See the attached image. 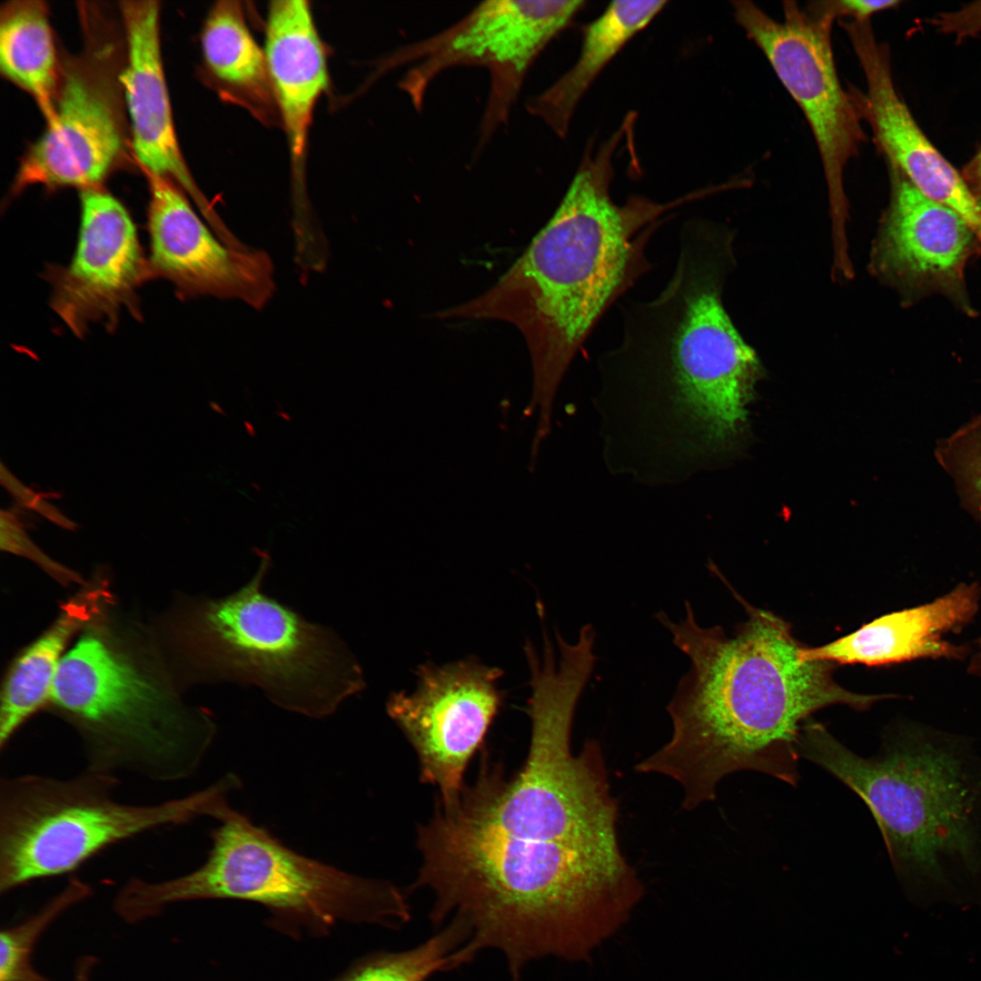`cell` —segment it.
<instances>
[{"label": "cell", "mask_w": 981, "mask_h": 981, "mask_svg": "<svg viewBox=\"0 0 981 981\" xmlns=\"http://www.w3.org/2000/svg\"><path fill=\"white\" fill-rule=\"evenodd\" d=\"M95 959L94 957L82 958L75 970V975L73 981H89L90 973L94 964Z\"/></svg>", "instance_id": "obj_33"}, {"label": "cell", "mask_w": 981, "mask_h": 981, "mask_svg": "<svg viewBox=\"0 0 981 981\" xmlns=\"http://www.w3.org/2000/svg\"><path fill=\"white\" fill-rule=\"evenodd\" d=\"M891 194L876 247L880 274L907 304L933 295L974 318L966 269L981 255V239L956 212L920 192L888 164Z\"/></svg>", "instance_id": "obj_14"}, {"label": "cell", "mask_w": 981, "mask_h": 981, "mask_svg": "<svg viewBox=\"0 0 981 981\" xmlns=\"http://www.w3.org/2000/svg\"><path fill=\"white\" fill-rule=\"evenodd\" d=\"M625 122L591 153L587 147L559 206L527 248L487 291L446 308L441 320L510 323L524 338L532 369L527 415L551 428L555 396L578 352L608 311L653 270L647 248L673 211L702 196L669 202L633 194L612 199L613 157Z\"/></svg>", "instance_id": "obj_4"}, {"label": "cell", "mask_w": 981, "mask_h": 981, "mask_svg": "<svg viewBox=\"0 0 981 981\" xmlns=\"http://www.w3.org/2000/svg\"><path fill=\"white\" fill-rule=\"evenodd\" d=\"M47 123L22 160L13 192L34 184L100 187L122 147L116 114L102 85L80 69L69 70Z\"/></svg>", "instance_id": "obj_19"}, {"label": "cell", "mask_w": 981, "mask_h": 981, "mask_svg": "<svg viewBox=\"0 0 981 981\" xmlns=\"http://www.w3.org/2000/svg\"><path fill=\"white\" fill-rule=\"evenodd\" d=\"M0 519L1 549L3 550L33 560L60 580L70 579L74 576L67 569L52 560L38 549L27 536L15 510H2Z\"/></svg>", "instance_id": "obj_29"}, {"label": "cell", "mask_w": 981, "mask_h": 981, "mask_svg": "<svg viewBox=\"0 0 981 981\" xmlns=\"http://www.w3.org/2000/svg\"><path fill=\"white\" fill-rule=\"evenodd\" d=\"M261 560L237 591L186 608L176 629L182 656L195 679L257 685L286 709L327 716L362 689V669L332 631L263 593L270 559Z\"/></svg>", "instance_id": "obj_9"}, {"label": "cell", "mask_w": 981, "mask_h": 981, "mask_svg": "<svg viewBox=\"0 0 981 981\" xmlns=\"http://www.w3.org/2000/svg\"><path fill=\"white\" fill-rule=\"evenodd\" d=\"M863 70L867 90L856 91L862 119L874 134L888 164L897 168L920 192L956 212L981 231V208L962 174L920 129L894 84L888 50L879 44L870 21L842 24Z\"/></svg>", "instance_id": "obj_17"}, {"label": "cell", "mask_w": 981, "mask_h": 981, "mask_svg": "<svg viewBox=\"0 0 981 981\" xmlns=\"http://www.w3.org/2000/svg\"><path fill=\"white\" fill-rule=\"evenodd\" d=\"M0 67L7 79L32 95L50 121L57 99V58L43 2L12 1L3 6Z\"/></svg>", "instance_id": "obj_24"}, {"label": "cell", "mask_w": 981, "mask_h": 981, "mask_svg": "<svg viewBox=\"0 0 981 981\" xmlns=\"http://www.w3.org/2000/svg\"><path fill=\"white\" fill-rule=\"evenodd\" d=\"M798 748L865 802L917 898L981 907V754L971 740L906 723L863 758L812 718Z\"/></svg>", "instance_id": "obj_5"}, {"label": "cell", "mask_w": 981, "mask_h": 981, "mask_svg": "<svg viewBox=\"0 0 981 981\" xmlns=\"http://www.w3.org/2000/svg\"><path fill=\"white\" fill-rule=\"evenodd\" d=\"M679 240L668 283L650 300L623 303L621 341L598 362L600 400L614 401L630 467L666 481L733 447L760 375L722 302L728 237L691 219Z\"/></svg>", "instance_id": "obj_1"}, {"label": "cell", "mask_w": 981, "mask_h": 981, "mask_svg": "<svg viewBox=\"0 0 981 981\" xmlns=\"http://www.w3.org/2000/svg\"><path fill=\"white\" fill-rule=\"evenodd\" d=\"M127 59L121 74L134 155L146 174L174 183L196 203L213 232L228 228L195 184L176 138L164 78L157 1H124Z\"/></svg>", "instance_id": "obj_18"}, {"label": "cell", "mask_w": 981, "mask_h": 981, "mask_svg": "<svg viewBox=\"0 0 981 981\" xmlns=\"http://www.w3.org/2000/svg\"><path fill=\"white\" fill-rule=\"evenodd\" d=\"M118 778L88 769L70 778L22 774L0 779V893L78 869L107 847L202 817L219 819L237 787L227 776L187 796L154 804L114 798Z\"/></svg>", "instance_id": "obj_10"}, {"label": "cell", "mask_w": 981, "mask_h": 981, "mask_svg": "<svg viewBox=\"0 0 981 981\" xmlns=\"http://www.w3.org/2000/svg\"><path fill=\"white\" fill-rule=\"evenodd\" d=\"M559 655L544 634L542 654L526 646L531 695L530 741L521 769L505 779L485 757L479 776L465 787L463 813L510 837L575 844L619 842L618 801L610 793L600 744L587 740L574 756L570 733L580 697L593 670L596 633L580 629L566 641L556 631Z\"/></svg>", "instance_id": "obj_6"}, {"label": "cell", "mask_w": 981, "mask_h": 981, "mask_svg": "<svg viewBox=\"0 0 981 981\" xmlns=\"http://www.w3.org/2000/svg\"><path fill=\"white\" fill-rule=\"evenodd\" d=\"M577 0L484 1L451 27L400 47L386 66L415 63L400 89L421 109L428 86L441 72L478 65L490 73V91L480 126L481 144L507 123L530 66L582 8Z\"/></svg>", "instance_id": "obj_11"}, {"label": "cell", "mask_w": 981, "mask_h": 981, "mask_svg": "<svg viewBox=\"0 0 981 981\" xmlns=\"http://www.w3.org/2000/svg\"><path fill=\"white\" fill-rule=\"evenodd\" d=\"M818 6L835 19L847 17L853 22L870 21L877 13L896 7L897 0H834L818 1Z\"/></svg>", "instance_id": "obj_31"}, {"label": "cell", "mask_w": 981, "mask_h": 981, "mask_svg": "<svg viewBox=\"0 0 981 981\" xmlns=\"http://www.w3.org/2000/svg\"><path fill=\"white\" fill-rule=\"evenodd\" d=\"M962 176L981 208V150L969 163Z\"/></svg>", "instance_id": "obj_32"}, {"label": "cell", "mask_w": 981, "mask_h": 981, "mask_svg": "<svg viewBox=\"0 0 981 981\" xmlns=\"http://www.w3.org/2000/svg\"><path fill=\"white\" fill-rule=\"evenodd\" d=\"M71 263L48 270L51 307L76 336L92 323L114 328L122 309L137 312V291L153 277L125 207L101 187L81 191Z\"/></svg>", "instance_id": "obj_15"}, {"label": "cell", "mask_w": 981, "mask_h": 981, "mask_svg": "<svg viewBox=\"0 0 981 981\" xmlns=\"http://www.w3.org/2000/svg\"><path fill=\"white\" fill-rule=\"evenodd\" d=\"M238 1H219L210 10L202 35L204 61L224 84L267 102L272 88L265 53L251 34Z\"/></svg>", "instance_id": "obj_25"}, {"label": "cell", "mask_w": 981, "mask_h": 981, "mask_svg": "<svg viewBox=\"0 0 981 981\" xmlns=\"http://www.w3.org/2000/svg\"><path fill=\"white\" fill-rule=\"evenodd\" d=\"M732 5L736 21L804 113L819 152L832 212L837 222H843L845 168L866 135L855 94L844 90L837 72L831 45L836 19L817 2L807 7L783 2L782 20L750 1Z\"/></svg>", "instance_id": "obj_12"}, {"label": "cell", "mask_w": 981, "mask_h": 981, "mask_svg": "<svg viewBox=\"0 0 981 981\" xmlns=\"http://www.w3.org/2000/svg\"><path fill=\"white\" fill-rule=\"evenodd\" d=\"M417 846L413 887L433 894V923L461 919L476 953L504 954L513 981L530 959L582 956L643 893L619 843L522 839L453 811L436 813Z\"/></svg>", "instance_id": "obj_3"}, {"label": "cell", "mask_w": 981, "mask_h": 981, "mask_svg": "<svg viewBox=\"0 0 981 981\" xmlns=\"http://www.w3.org/2000/svg\"><path fill=\"white\" fill-rule=\"evenodd\" d=\"M1 482L22 507L36 510L63 528L72 530L75 526L56 507L45 501L41 494L23 484L4 464H1Z\"/></svg>", "instance_id": "obj_30"}, {"label": "cell", "mask_w": 981, "mask_h": 981, "mask_svg": "<svg viewBox=\"0 0 981 981\" xmlns=\"http://www.w3.org/2000/svg\"><path fill=\"white\" fill-rule=\"evenodd\" d=\"M50 703L75 731L85 769L158 783L192 776L215 725L104 632L86 630L63 657Z\"/></svg>", "instance_id": "obj_7"}, {"label": "cell", "mask_w": 981, "mask_h": 981, "mask_svg": "<svg viewBox=\"0 0 981 981\" xmlns=\"http://www.w3.org/2000/svg\"><path fill=\"white\" fill-rule=\"evenodd\" d=\"M738 599L748 619L732 635L699 625L689 602L678 621L656 615L689 669L667 708L670 739L636 770L676 780L688 810L713 800L718 783L738 771L796 787L799 737L814 713L835 705L865 711L890 697L843 688L833 678L835 664L801 658L804 645L789 623Z\"/></svg>", "instance_id": "obj_2"}, {"label": "cell", "mask_w": 981, "mask_h": 981, "mask_svg": "<svg viewBox=\"0 0 981 981\" xmlns=\"http://www.w3.org/2000/svg\"><path fill=\"white\" fill-rule=\"evenodd\" d=\"M981 589L961 583L947 594L918 607L886 614L857 630L819 647L804 646L805 660L882 666L922 658L961 659L966 646L945 636L960 631L976 614Z\"/></svg>", "instance_id": "obj_20"}, {"label": "cell", "mask_w": 981, "mask_h": 981, "mask_svg": "<svg viewBox=\"0 0 981 981\" xmlns=\"http://www.w3.org/2000/svg\"><path fill=\"white\" fill-rule=\"evenodd\" d=\"M470 927L451 922L426 942L403 952L377 954L360 962L335 981H427L440 971L458 967L474 957L467 945Z\"/></svg>", "instance_id": "obj_26"}, {"label": "cell", "mask_w": 981, "mask_h": 981, "mask_svg": "<svg viewBox=\"0 0 981 981\" xmlns=\"http://www.w3.org/2000/svg\"><path fill=\"white\" fill-rule=\"evenodd\" d=\"M92 895L91 887L73 877L43 907L19 924L1 930L0 981H49L32 965V954L44 931L61 914Z\"/></svg>", "instance_id": "obj_27"}, {"label": "cell", "mask_w": 981, "mask_h": 981, "mask_svg": "<svg viewBox=\"0 0 981 981\" xmlns=\"http://www.w3.org/2000/svg\"><path fill=\"white\" fill-rule=\"evenodd\" d=\"M501 670L472 659L422 665L412 693L393 692L386 709L414 748L423 783L443 806L456 804L467 767L503 700Z\"/></svg>", "instance_id": "obj_13"}, {"label": "cell", "mask_w": 981, "mask_h": 981, "mask_svg": "<svg viewBox=\"0 0 981 981\" xmlns=\"http://www.w3.org/2000/svg\"><path fill=\"white\" fill-rule=\"evenodd\" d=\"M968 672L981 678V638L976 641V649L971 658Z\"/></svg>", "instance_id": "obj_34"}, {"label": "cell", "mask_w": 981, "mask_h": 981, "mask_svg": "<svg viewBox=\"0 0 981 981\" xmlns=\"http://www.w3.org/2000/svg\"><path fill=\"white\" fill-rule=\"evenodd\" d=\"M220 822L211 832L212 847L202 866L160 881L128 879L114 899L116 914L137 923L175 903L233 898L324 927L338 920L385 926L409 921L405 896L391 882L302 856L231 808Z\"/></svg>", "instance_id": "obj_8"}, {"label": "cell", "mask_w": 981, "mask_h": 981, "mask_svg": "<svg viewBox=\"0 0 981 981\" xmlns=\"http://www.w3.org/2000/svg\"><path fill=\"white\" fill-rule=\"evenodd\" d=\"M264 53L292 156L298 164L315 104L329 83L325 51L307 1L271 2Z\"/></svg>", "instance_id": "obj_21"}, {"label": "cell", "mask_w": 981, "mask_h": 981, "mask_svg": "<svg viewBox=\"0 0 981 981\" xmlns=\"http://www.w3.org/2000/svg\"><path fill=\"white\" fill-rule=\"evenodd\" d=\"M85 594L66 604L52 625L15 658L3 685L0 751L21 727L50 703L59 665L73 637L86 628L96 600Z\"/></svg>", "instance_id": "obj_23"}, {"label": "cell", "mask_w": 981, "mask_h": 981, "mask_svg": "<svg viewBox=\"0 0 981 981\" xmlns=\"http://www.w3.org/2000/svg\"><path fill=\"white\" fill-rule=\"evenodd\" d=\"M148 230L154 276L171 282L183 297L235 299L263 308L275 285L269 255L224 243L195 213L171 180L147 174Z\"/></svg>", "instance_id": "obj_16"}, {"label": "cell", "mask_w": 981, "mask_h": 981, "mask_svg": "<svg viewBox=\"0 0 981 981\" xmlns=\"http://www.w3.org/2000/svg\"><path fill=\"white\" fill-rule=\"evenodd\" d=\"M935 457L954 481L961 507L981 525V414L939 440Z\"/></svg>", "instance_id": "obj_28"}, {"label": "cell", "mask_w": 981, "mask_h": 981, "mask_svg": "<svg viewBox=\"0 0 981 981\" xmlns=\"http://www.w3.org/2000/svg\"><path fill=\"white\" fill-rule=\"evenodd\" d=\"M666 1H614L584 29L574 64L550 87L526 103L529 114L565 137L576 107L606 65L643 30Z\"/></svg>", "instance_id": "obj_22"}]
</instances>
